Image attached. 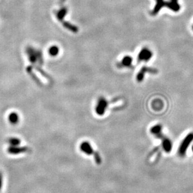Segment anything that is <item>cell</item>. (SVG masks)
<instances>
[{"instance_id":"5","label":"cell","mask_w":193,"mask_h":193,"mask_svg":"<svg viewBox=\"0 0 193 193\" xmlns=\"http://www.w3.org/2000/svg\"><path fill=\"white\" fill-rule=\"evenodd\" d=\"M146 73H153V74H156L158 73V70L156 68H150L147 67H143L141 69L140 72L138 73L136 79L137 82H141L144 80V75Z\"/></svg>"},{"instance_id":"9","label":"cell","mask_w":193,"mask_h":193,"mask_svg":"<svg viewBox=\"0 0 193 193\" xmlns=\"http://www.w3.org/2000/svg\"><path fill=\"white\" fill-rule=\"evenodd\" d=\"M162 127L161 125H159V124H157V125H156L153 127H151L150 130L151 134H153L157 137L162 138Z\"/></svg>"},{"instance_id":"18","label":"cell","mask_w":193,"mask_h":193,"mask_svg":"<svg viewBox=\"0 0 193 193\" xmlns=\"http://www.w3.org/2000/svg\"><path fill=\"white\" fill-rule=\"evenodd\" d=\"M192 151H193V145L192 146Z\"/></svg>"},{"instance_id":"6","label":"cell","mask_w":193,"mask_h":193,"mask_svg":"<svg viewBox=\"0 0 193 193\" xmlns=\"http://www.w3.org/2000/svg\"><path fill=\"white\" fill-rule=\"evenodd\" d=\"M28 149L25 147H18V146H10L8 149V153L11 154H19L24 153L27 152Z\"/></svg>"},{"instance_id":"19","label":"cell","mask_w":193,"mask_h":193,"mask_svg":"<svg viewBox=\"0 0 193 193\" xmlns=\"http://www.w3.org/2000/svg\"><path fill=\"white\" fill-rule=\"evenodd\" d=\"M192 30H193V26H192Z\"/></svg>"},{"instance_id":"11","label":"cell","mask_w":193,"mask_h":193,"mask_svg":"<svg viewBox=\"0 0 193 193\" xmlns=\"http://www.w3.org/2000/svg\"><path fill=\"white\" fill-rule=\"evenodd\" d=\"M8 120L9 122L15 125V124H16L19 122V116L17 113L16 112H12L9 115L8 117Z\"/></svg>"},{"instance_id":"2","label":"cell","mask_w":193,"mask_h":193,"mask_svg":"<svg viewBox=\"0 0 193 193\" xmlns=\"http://www.w3.org/2000/svg\"><path fill=\"white\" fill-rule=\"evenodd\" d=\"M153 53L150 50L147 48H144L141 50L139 55H138L137 60L139 62L149 61L152 57H153Z\"/></svg>"},{"instance_id":"7","label":"cell","mask_w":193,"mask_h":193,"mask_svg":"<svg viewBox=\"0 0 193 193\" xmlns=\"http://www.w3.org/2000/svg\"><path fill=\"white\" fill-rule=\"evenodd\" d=\"M132 58L129 56L124 57L122 60H121L120 63L119 64V65L120 67H127V68H131L132 66Z\"/></svg>"},{"instance_id":"13","label":"cell","mask_w":193,"mask_h":193,"mask_svg":"<svg viewBox=\"0 0 193 193\" xmlns=\"http://www.w3.org/2000/svg\"><path fill=\"white\" fill-rule=\"evenodd\" d=\"M67 13V10L65 8H62L60 10H59L57 13L56 14V16L57 19L60 21V22H62L63 21L64 17L65 16L66 14Z\"/></svg>"},{"instance_id":"16","label":"cell","mask_w":193,"mask_h":193,"mask_svg":"<svg viewBox=\"0 0 193 193\" xmlns=\"http://www.w3.org/2000/svg\"><path fill=\"white\" fill-rule=\"evenodd\" d=\"M94 157H95V160L96 163H97L99 164L101 163V158L97 153L94 154Z\"/></svg>"},{"instance_id":"4","label":"cell","mask_w":193,"mask_h":193,"mask_svg":"<svg viewBox=\"0 0 193 193\" xmlns=\"http://www.w3.org/2000/svg\"><path fill=\"white\" fill-rule=\"evenodd\" d=\"M27 53L28 55L30 61L33 64L37 63L38 61H42V57H41V53L35 50L32 48H28Z\"/></svg>"},{"instance_id":"17","label":"cell","mask_w":193,"mask_h":193,"mask_svg":"<svg viewBox=\"0 0 193 193\" xmlns=\"http://www.w3.org/2000/svg\"><path fill=\"white\" fill-rule=\"evenodd\" d=\"M2 184H3V176L2 174L0 173V189L2 188Z\"/></svg>"},{"instance_id":"1","label":"cell","mask_w":193,"mask_h":193,"mask_svg":"<svg viewBox=\"0 0 193 193\" xmlns=\"http://www.w3.org/2000/svg\"><path fill=\"white\" fill-rule=\"evenodd\" d=\"M193 141V133H190L186 136L182 141L179 149V153L180 156H184L186 150L189 147V144Z\"/></svg>"},{"instance_id":"3","label":"cell","mask_w":193,"mask_h":193,"mask_svg":"<svg viewBox=\"0 0 193 193\" xmlns=\"http://www.w3.org/2000/svg\"><path fill=\"white\" fill-rule=\"evenodd\" d=\"M108 106L107 100L103 97H101L98 100L97 104L95 107V112L99 115H102L105 112Z\"/></svg>"},{"instance_id":"14","label":"cell","mask_w":193,"mask_h":193,"mask_svg":"<svg viewBox=\"0 0 193 193\" xmlns=\"http://www.w3.org/2000/svg\"><path fill=\"white\" fill-rule=\"evenodd\" d=\"M48 53L52 57H56L59 53V48L57 46H52L48 50Z\"/></svg>"},{"instance_id":"10","label":"cell","mask_w":193,"mask_h":193,"mask_svg":"<svg viewBox=\"0 0 193 193\" xmlns=\"http://www.w3.org/2000/svg\"><path fill=\"white\" fill-rule=\"evenodd\" d=\"M162 147L165 150V153H170L171 150L172 149V142L171 141L168 139V138L165 137L163 138L162 140Z\"/></svg>"},{"instance_id":"8","label":"cell","mask_w":193,"mask_h":193,"mask_svg":"<svg viewBox=\"0 0 193 193\" xmlns=\"http://www.w3.org/2000/svg\"><path fill=\"white\" fill-rule=\"evenodd\" d=\"M80 148L83 153H85L86 154L91 155L93 153V151H94L93 149L91 146V144L87 142H84L83 143H82L80 144Z\"/></svg>"},{"instance_id":"15","label":"cell","mask_w":193,"mask_h":193,"mask_svg":"<svg viewBox=\"0 0 193 193\" xmlns=\"http://www.w3.org/2000/svg\"><path fill=\"white\" fill-rule=\"evenodd\" d=\"M8 142L10 144L11 146H18L21 142L19 139L15 137L10 138V139H9V140L8 141Z\"/></svg>"},{"instance_id":"12","label":"cell","mask_w":193,"mask_h":193,"mask_svg":"<svg viewBox=\"0 0 193 193\" xmlns=\"http://www.w3.org/2000/svg\"><path fill=\"white\" fill-rule=\"evenodd\" d=\"M63 26L65 28H67L68 30H70V31H72L73 33H77L78 31H79V29H78V28L77 26L72 25L70 23L64 22L63 23Z\"/></svg>"}]
</instances>
